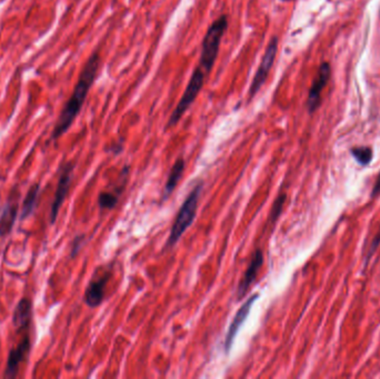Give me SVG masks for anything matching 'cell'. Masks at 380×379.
Returning a JSON list of instances; mask_svg holds the SVG:
<instances>
[{
    "label": "cell",
    "instance_id": "obj_1",
    "mask_svg": "<svg viewBox=\"0 0 380 379\" xmlns=\"http://www.w3.org/2000/svg\"><path fill=\"white\" fill-rule=\"evenodd\" d=\"M100 67V55L98 52H92L83 66V70L80 72L77 84L74 86L72 96L67 100L60 111L59 117L54 124L52 130V140L56 142L63 135L66 134L69 128L72 127L76 118L78 117L83 104L86 101L89 90L94 85V80L97 77L98 70Z\"/></svg>",
    "mask_w": 380,
    "mask_h": 379
},
{
    "label": "cell",
    "instance_id": "obj_2",
    "mask_svg": "<svg viewBox=\"0 0 380 379\" xmlns=\"http://www.w3.org/2000/svg\"><path fill=\"white\" fill-rule=\"evenodd\" d=\"M228 28V16L221 14L207 29L206 35L201 43L199 66L205 74H209L214 68V63L219 54L220 43L223 35Z\"/></svg>",
    "mask_w": 380,
    "mask_h": 379
},
{
    "label": "cell",
    "instance_id": "obj_3",
    "mask_svg": "<svg viewBox=\"0 0 380 379\" xmlns=\"http://www.w3.org/2000/svg\"><path fill=\"white\" fill-rule=\"evenodd\" d=\"M201 191H203V183H198L189 193L183 206L180 207L179 213L172 224V231L167 240L166 249L174 247L179 242L181 236L185 234V231L189 229V226L192 225L194 217L197 215L198 203H199Z\"/></svg>",
    "mask_w": 380,
    "mask_h": 379
},
{
    "label": "cell",
    "instance_id": "obj_4",
    "mask_svg": "<svg viewBox=\"0 0 380 379\" xmlns=\"http://www.w3.org/2000/svg\"><path fill=\"white\" fill-rule=\"evenodd\" d=\"M205 77H206V74L203 69L200 68V66H198L197 68H194L192 77L189 79L188 85L185 89L183 96L180 98L179 103L172 111V116L169 117L166 128H170V127L177 125L178 122L183 118V115L186 114L194 100L197 99L198 95L201 92L203 84H205Z\"/></svg>",
    "mask_w": 380,
    "mask_h": 379
},
{
    "label": "cell",
    "instance_id": "obj_5",
    "mask_svg": "<svg viewBox=\"0 0 380 379\" xmlns=\"http://www.w3.org/2000/svg\"><path fill=\"white\" fill-rule=\"evenodd\" d=\"M278 37H272L269 41L268 46H267L266 50L263 52V58L260 61L259 67L256 70L254 78H252V85L249 88V100H252V98L260 92V89L266 83L267 78L269 76V72L272 68L274 59L277 56L278 52Z\"/></svg>",
    "mask_w": 380,
    "mask_h": 379
},
{
    "label": "cell",
    "instance_id": "obj_6",
    "mask_svg": "<svg viewBox=\"0 0 380 379\" xmlns=\"http://www.w3.org/2000/svg\"><path fill=\"white\" fill-rule=\"evenodd\" d=\"M74 165L72 162L63 164L60 167V175L58 178L57 189L54 193V200H52V208H50V224H54L59 214L60 207L63 206V202L66 200L69 189L72 186V176H74Z\"/></svg>",
    "mask_w": 380,
    "mask_h": 379
},
{
    "label": "cell",
    "instance_id": "obj_7",
    "mask_svg": "<svg viewBox=\"0 0 380 379\" xmlns=\"http://www.w3.org/2000/svg\"><path fill=\"white\" fill-rule=\"evenodd\" d=\"M30 349H32V340H30L29 333H26L18 342L17 346L9 351L6 369H5L6 378H14L17 376L20 365L26 360L29 353H30Z\"/></svg>",
    "mask_w": 380,
    "mask_h": 379
},
{
    "label": "cell",
    "instance_id": "obj_8",
    "mask_svg": "<svg viewBox=\"0 0 380 379\" xmlns=\"http://www.w3.org/2000/svg\"><path fill=\"white\" fill-rule=\"evenodd\" d=\"M329 78H330V65L328 63H323L319 67L317 76L314 79L310 90H309L307 109L310 114L319 108L320 103H321V93L328 84Z\"/></svg>",
    "mask_w": 380,
    "mask_h": 379
},
{
    "label": "cell",
    "instance_id": "obj_9",
    "mask_svg": "<svg viewBox=\"0 0 380 379\" xmlns=\"http://www.w3.org/2000/svg\"><path fill=\"white\" fill-rule=\"evenodd\" d=\"M258 297H259L258 294H254L249 297L248 300L243 302V306L238 309L237 313L234 315V320H232V324L229 326L228 331H227L225 342H223L225 353H229V351L232 349L234 338L237 336L238 331L243 326V322H246L247 317L249 316V313L252 311V305L257 300Z\"/></svg>",
    "mask_w": 380,
    "mask_h": 379
},
{
    "label": "cell",
    "instance_id": "obj_10",
    "mask_svg": "<svg viewBox=\"0 0 380 379\" xmlns=\"http://www.w3.org/2000/svg\"><path fill=\"white\" fill-rule=\"evenodd\" d=\"M19 191L16 189L10 193L6 204L3 206L0 214V237L3 238L10 234L17 220L18 208H19Z\"/></svg>",
    "mask_w": 380,
    "mask_h": 379
},
{
    "label": "cell",
    "instance_id": "obj_11",
    "mask_svg": "<svg viewBox=\"0 0 380 379\" xmlns=\"http://www.w3.org/2000/svg\"><path fill=\"white\" fill-rule=\"evenodd\" d=\"M110 275H112L110 271H105L103 274L96 277V278L92 280V282H89L85 295H83V300H85L88 307L96 308L103 302Z\"/></svg>",
    "mask_w": 380,
    "mask_h": 379
},
{
    "label": "cell",
    "instance_id": "obj_12",
    "mask_svg": "<svg viewBox=\"0 0 380 379\" xmlns=\"http://www.w3.org/2000/svg\"><path fill=\"white\" fill-rule=\"evenodd\" d=\"M263 254L261 249H257L254 251V256H252L250 265L248 266L246 273L243 275V280L239 282L237 289V300H243L245 295L247 294V291H249V288L252 285V282L256 280L258 273H259L260 269L263 267Z\"/></svg>",
    "mask_w": 380,
    "mask_h": 379
},
{
    "label": "cell",
    "instance_id": "obj_13",
    "mask_svg": "<svg viewBox=\"0 0 380 379\" xmlns=\"http://www.w3.org/2000/svg\"><path fill=\"white\" fill-rule=\"evenodd\" d=\"M32 320V302L26 297L18 302L12 314V324L17 333L26 331Z\"/></svg>",
    "mask_w": 380,
    "mask_h": 379
},
{
    "label": "cell",
    "instance_id": "obj_14",
    "mask_svg": "<svg viewBox=\"0 0 380 379\" xmlns=\"http://www.w3.org/2000/svg\"><path fill=\"white\" fill-rule=\"evenodd\" d=\"M183 171H185V159L178 158L176 163L172 166V171L169 173L168 179H167L165 189H163V200L168 198L172 194V191L177 187L179 180L183 177Z\"/></svg>",
    "mask_w": 380,
    "mask_h": 379
},
{
    "label": "cell",
    "instance_id": "obj_15",
    "mask_svg": "<svg viewBox=\"0 0 380 379\" xmlns=\"http://www.w3.org/2000/svg\"><path fill=\"white\" fill-rule=\"evenodd\" d=\"M40 185L39 184H34L29 188L25 200H23V208H21V215H20V220H25L28 217L34 214V211L37 208L38 197H39Z\"/></svg>",
    "mask_w": 380,
    "mask_h": 379
},
{
    "label": "cell",
    "instance_id": "obj_16",
    "mask_svg": "<svg viewBox=\"0 0 380 379\" xmlns=\"http://www.w3.org/2000/svg\"><path fill=\"white\" fill-rule=\"evenodd\" d=\"M125 187H121L117 189H114V191H103L100 193L98 196V205H99L100 209H114L119 200L120 195L123 193Z\"/></svg>",
    "mask_w": 380,
    "mask_h": 379
},
{
    "label": "cell",
    "instance_id": "obj_17",
    "mask_svg": "<svg viewBox=\"0 0 380 379\" xmlns=\"http://www.w3.org/2000/svg\"><path fill=\"white\" fill-rule=\"evenodd\" d=\"M352 155L358 164L367 166L372 159V149L370 147H354L352 149Z\"/></svg>",
    "mask_w": 380,
    "mask_h": 379
},
{
    "label": "cell",
    "instance_id": "obj_18",
    "mask_svg": "<svg viewBox=\"0 0 380 379\" xmlns=\"http://www.w3.org/2000/svg\"><path fill=\"white\" fill-rule=\"evenodd\" d=\"M286 195H279L277 200H274V206H272V214H270V220L272 222L277 220L279 215L281 214V211H283V206L285 204V200H286Z\"/></svg>",
    "mask_w": 380,
    "mask_h": 379
},
{
    "label": "cell",
    "instance_id": "obj_19",
    "mask_svg": "<svg viewBox=\"0 0 380 379\" xmlns=\"http://www.w3.org/2000/svg\"><path fill=\"white\" fill-rule=\"evenodd\" d=\"M83 242H85V236H83V235H79V236L74 237V242H72V251H70V257H72V258L77 256L80 249L83 247Z\"/></svg>",
    "mask_w": 380,
    "mask_h": 379
},
{
    "label": "cell",
    "instance_id": "obj_20",
    "mask_svg": "<svg viewBox=\"0 0 380 379\" xmlns=\"http://www.w3.org/2000/svg\"><path fill=\"white\" fill-rule=\"evenodd\" d=\"M379 245H380V231H378V234L374 237V240H372V245H370V247H369L368 253H367V255H366V260H365V264H366V266L368 265L369 260L372 258V255L374 254V251H377V249L378 247H379Z\"/></svg>",
    "mask_w": 380,
    "mask_h": 379
},
{
    "label": "cell",
    "instance_id": "obj_21",
    "mask_svg": "<svg viewBox=\"0 0 380 379\" xmlns=\"http://www.w3.org/2000/svg\"><path fill=\"white\" fill-rule=\"evenodd\" d=\"M380 194V173L379 176H378L376 183H374V188L372 191V197H376L377 195Z\"/></svg>",
    "mask_w": 380,
    "mask_h": 379
},
{
    "label": "cell",
    "instance_id": "obj_22",
    "mask_svg": "<svg viewBox=\"0 0 380 379\" xmlns=\"http://www.w3.org/2000/svg\"><path fill=\"white\" fill-rule=\"evenodd\" d=\"M123 150V145L121 144H116V145L112 146L110 147V151H112L114 155L119 154L120 151Z\"/></svg>",
    "mask_w": 380,
    "mask_h": 379
}]
</instances>
